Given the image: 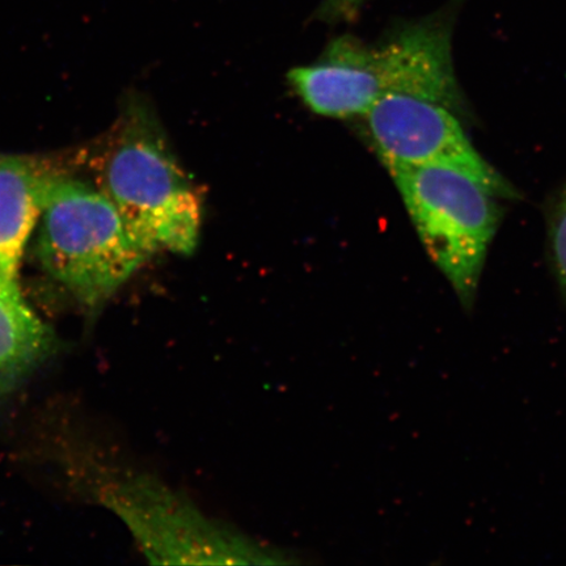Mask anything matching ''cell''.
I'll use <instances>...</instances> for the list:
<instances>
[{
  "mask_svg": "<svg viewBox=\"0 0 566 566\" xmlns=\"http://www.w3.org/2000/svg\"><path fill=\"white\" fill-rule=\"evenodd\" d=\"M56 348L54 331L28 304L19 280L0 274V399L23 386Z\"/></svg>",
  "mask_w": 566,
  "mask_h": 566,
  "instance_id": "obj_8",
  "label": "cell"
},
{
  "mask_svg": "<svg viewBox=\"0 0 566 566\" xmlns=\"http://www.w3.org/2000/svg\"><path fill=\"white\" fill-rule=\"evenodd\" d=\"M364 116L375 150L389 172L415 167L454 169L501 200H515L512 184L476 150L448 106L413 95L386 94Z\"/></svg>",
  "mask_w": 566,
  "mask_h": 566,
  "instance_id": "obj_5",
  "label": "cell"
},
{
  "mask_svg": "<svg viewBox=\"0 0 566 566\" xmlns=\"http://www.w3.org/2000/svg\"><path fill=\"white\" fill-rule=\"evenodd\" d=\"M549 237L555 272L566 296V189L558 197L552 216Z\"/></svg>",
  "mask_w": 566,
  "mask_h": 566,
  "instance_id": "obj_9",
  "label": "cell"
},
{
  "mask_svg": "<svg viewBox=\"0 0 566 566\" xmlns=\"http://www.w3.org/2000/svg\"><path fill=\"white\" fill-rule=\"evenodd\" d=\"M71 472L98 504L136 537L154 564H281L273 551L207 518L159 481L102 463L75 460Z\"/></svg>",
  "mask_w": 566,
  "mask_h": 566,
  "instance_id": "obj_3",
  "label": "cell"
},
{
  "mask_svg": "<svg viewBox=\"0 0 566 566\" xmlns=\"http://www.w3.org/2000/svg\"><path fill=\"white\" fill-rule=\"evenodd\" d=\"M87 158L95 186L150 256L196 250L202 198L146 105H127L103 145Z\"/></svg>",
  "mask_w": 566,
  "mask_h": 566,
  "instance_id": "obj_1",
  "label": "cell"
},
{
  "mask_svg": "<svg viewBox=\"0 0 566 566\" xmlns=\"http://www.w3.org/2000/svg\"><path fill=\"white\" fill-rule=\"evenodd\" d=\"M60 171L45 159L0 153V274L6 277L19 280L49 187Z\"/></svg>",
  "mask_w": 566,
  "mask_h": 566,
  "instance_id": "obj_7",
  "label": "cell"
},
{
  "mask_svg": "<svg viewBox=\"0 0 566 566\" xmlns=\"http://www.w3.org/2000/svg\"><path fill=\"white\" fill-rule=\"evenodd\" d=\"M389 174L429 256L463 307L471 308L501 222V198L454 169L415 167Z\"/></svg>",
  "mask_w": 566,
  "mask_h": 566,
  "instance_id": "obj_4",
  "label": "cell"
},
{
  "mask_svg": "<svg viewBox=\"0 0 566 566\" xmlns=\"http://www.w3.org/2000/svg\"><path fill=\"white\" fill-rule=\"evenodd\" d=\"M369 0H321L314 18L325 24L353 23L364 11Z\"/></svg>",
  "mask_w": 566,
  "mask_h": 566,
  "instance_id": "obj_10",
  "label": "cell"
},
{
  "mask_svg": "<svg viewBox=\"0 0 566 566\" xmlns=\"http://www.w3.org/2000/svg\"><path fill=\"white\" fill-rule=\"evenodd\" d=\"M35 230L42 271L88 311L103 307L151 258L94 182L62 169Z\"/></svg>",
  "mask_w": 566,
  "mask_h": 566,
  "instance_id": "obj_2",
  "label": "cell"
},
{
  "mask_svg": "<svg viewBox=\"0 0 566 566\" xmlns=\"http://www.w3.org/2000/svg\"><path fill=\"white\" fill-rule=\"evenodd\" d=\"M290 83L317 115L364 116L384 95L374 44L345 34L314 65L290 71Z\"/></svg>",
  "mask_w": 566,
  "mask_h": 566,
  "instance_id": "obj_6",
  "label": "cell"
}]
</instances>
